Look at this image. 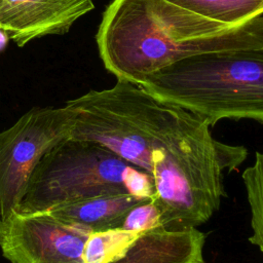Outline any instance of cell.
Segmentation results:
<instances>
[{
	"mask_svg": "<svg viewBox=\"0 0 263 263\" xmlns=\"http://www.w3.org/2000/svg\"><path fill=\"white\" fill-rule=\"evenodd\" d=\"M65 105L75 112L71 138L106 147L153 180L152 201L167 230L208 222L227 196L226 175L248 157L245 146L215 139L204 118L127 80Z\"/></svg>",
	"mask_w": 263,
	"mask_h": 263,
	"instance_id": "6da1fadb",
	"label": "cell"
},
{
	"mask_svg": "<svg viewBox=\"0 0 263 263\" xmlns=\"http://www.w3.org/2000/svg\"><path fill=\"white\" fill-rule=\"evenodd\" d=\"M105 68L140 84L180 59L209 51L263 47V14L228 26L165 0H113L96 35Z\"/></svg>",
	"mask_w": 263,
	"mask_h": 263,
	"instance_id": "7a4b0ae2",
	"label": "cell"
},
{
	"mask_svg": "<svg viewBox=\"0 0 263 263\" xmlns=\"http://www.w3.org/2000/svg\"><path fill=\"white\" fill-rule=\"evenodd\" d=\"M165 103L204 118L263 123V47L189 55L146 76L139 84Z\"/></svg>",
	"mask_w": 263,
	"mask_h": 263,
	"instance_id": "3957f363",
	"label": "cell"
},
{
	"mask_svg": "<svg viewBox=\"0 0 263 263\" xmlns=\"http://www.w3.org/2000/svg\"><path fill=\"white\" fill-rule=\"evenodd\" d=\"M125 192L153 200V180L106 147L70 137L39 160L15 212H46L83 198Z\"/></svg>",
	"mask_w": 263,
	"mask_h": 263,
	"instance_id": "277c9868",
	"label": "cell"
},
{
	"mask_svg": "<svg viewBox=\"0 0 263 263\" xmlns=\"http://www.w3.org/2000/svg\"><path fill=\"white\" fill-rule=\"evenodd\" d=\"M75 112L67 107H37L0 133V217L16 211L33 170L51 148L70 138Z\"/></svg>",
	"mask_w": 263,
	"mask_h": 263,
	"instance_id": "5b68a950",
	"label": "cell"
},
{
	"mask_svg": "<svg viewBox=\"0 0 263 263\" xmlns=\"http://www.w3.org/2000/svg\"><path fill=\"white\" fill-rule=\"evenodd\" d=\"M91 232L48 212H13L2 222L0 249L9 263H84Z\"/></svg>",
	"mask_w": 263,
	"mask_h": 263,
	"instance_id": "8992f818",
	"label": "cell"
},
{
	"mask_svg": "<svg viewBox=\"0 0 263 263\" xmlns=\"http://www.w3.org/2000/svg\"><path fill=\"white\" fill-rule=\"evenodd\" d=\"M93 8L92 0H0V29L24 46L37 38L68 33Z\"/></svg>",
	"mask_w": 263,
	"mask_h": 263,
	"instance_id": "52a82bcc",
	"label": "cell"
},
{
	"mask_svg": "<svg viewBox=\"0 0 263 263\" xmlns=\"http://www.w3.org/2000/svg\"><path fill=\"white\" fill-rule=\"evenodd\" d=\"M204 243L197 228L172 231L157 225L142 230L111 263H205Z\"/></svg>",
	"mask_w": 263,
	"mask_h": 263,
	"instance_id": "ba28073f",
	"label": "cell"
},
{
	"mask_svg": "<svg viewBox=\"0 0 263 263\" xmlns=\"http://www.w3.org/2000/svg\"><path fill=\"white\" fill-rule=\"evenodd\" d=\"M151 199L130 193H111L57 205L46 212L89 228L92 232L122 226L125 216L136 205Z\"/></svg>",
	"mask_w": 263,
	"mask_h": 263,
	"instance_id": "9c48e42d",
	"label": "cell"
},
{
	"mask_svg": "<svg viewBox=\"0 0 263 263\" xmlns=\"http://www.w3.org/2000/svg\"><path fill=\"white\" fill-rule=\"evenodd\" d=\"M205 18L235 26L263 14V0H165Z\"/></svg>",
	"mask_w": 263,
	"mask_h": 263,
	"instance_id": "30bf717a",
	"label": "cell"
},
{
	"mask_svg": "<svg viewBox=\"0 0 263 263\" xmlns=\"http://www.w3.org/2000/svg\"><path fill=\"white\" fill-rule=\"evenodd\" d=\"M251 213L249 241L263 255V152L255 153L254 162L241 174Z\"/></svg>",
	"mask_w": 263,
	"mask_h": 263,
	"instance_id": "8fae6325",
	"label": "cell"
},
{
	"mask_svg": "<svg viewBox=\"0 0 263 263\" xmlns=\"http://www.w3.org/2000/svg\"><path fill=\"white\" fill-rule=\"evenodd\" d=\"M140 232L122 227L91 232L84 245V263H111L123 254Z\"/></svg>",
	"mask_w": 263,
	"mask_h": 263,
	"instance_id": "7c38bea8",
	"label": "cell"
},
{
	"mask_svg": "<svg viewBox=\"0 0 263 263\" xmlns=\"http://www.w3.org/2000/svg\"><path fill=\"white\" fill-rule=\"evenodd\" d=\"M160 224L159 212L152 200L134 206L125 216L122 228L132 231H142Z\"/></svg>",
	"mask_w": 263,
	"mask_h": 263,
	"instance_id": "4fadbf2b",
	"label": "cell"
},
{
	"mask_svg": "<svg viewBox=\"0 0 263 263\" xmlns=\"http://www.w3.org/2000/svg\"><path fill=\"white\" fill-rule=\"evenodd\" d=\"M6 41H7L6 33L0 29V50H2V48L5 46Z\"/></svg>",
	"mask_w": 263,
	"mask_h": 263,
	"instance_id": "5bb4252c",
	"label": "cell"
},
{
	"mask_svg": "<svg viewBox=\"0 0 263 263\" xmlns=\"http://www.w3.org/2000/svg\"><path fill=\"white\" fill-rule=\"evenodd\" d=\"M2 219H1V217H0V236H1V229H2Z\"/></svg>",
	"mask_w": 263,
	"mask_h": 263,
	"instance_id": "9a60e30c",
	"label": "cell"
}]
</instances>
